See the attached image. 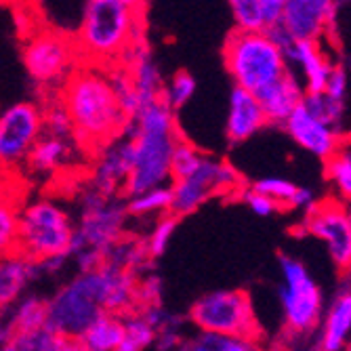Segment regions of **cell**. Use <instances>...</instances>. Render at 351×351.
<instances>
[{
	"label": "cell",
	"mask_w": 351,
	"mask_h": 351,
	"mask_svg": "<svg viewBox=\"0 0 351 351\" xmlns=\"http://www.w3.org/2000/svg\"><path fill=\"white\" fill-rule=\"evenodd\" d=\"M59 99L72 118L74 139L84 152L95 154L129 131L131 116L118 99L108 68L82 61L59 90Z\"/></svg>",
	"instance_id": "cell-1"
},
{
	"label": "cell",
	"mask_w": 351,
	"mask_h": 351,
	"mask_svg": "<svg viewBox=\"0 0 351 351\" xmlns=\"http://www.w3.org/2000/svg\"><path fill=\"white\" fill-rule=\"evenodd\" d=\"M175 114L160 99L133 116L126 131L133 143V171L126 196L173 183V154L183 139Z\"/></svg>",
	"instance_id": "cell-2"
},
{
	"label": "cell",
	"mask_w": 351,
	"mask_h": 351,
	"mask_svg": "<svg viewBox=\"0 0 351 351\" xmlns=\"http://www.w3.org/2000/svg\"><path fill=\"white\" fill-rule=\"evenodd\" d=\"M143 32V13L118 0H90L74 43L84 63L112 70L145 40Z\"/></svg>",
	"instance_id": "cell-3"
},
{
	"label": "cell",
	"mask_w": 351,
	"mask_h": 351,
	"mask_svg": "<svg viewBox=\"0 0 351 351\" xmlns=\"http://www.w3.org/2000/svg\"><path fill=\"white\" fill-rule=\"evenodd\" d=\"M223 66L234 86L261 93L291 72L286 51L269 34V29H234L223 43Z\"/></svg>",
	"instance_id": "cell-4"
},
{
	"label": "cell",
	"mask_w": 351,
	"mask_h": 351,
	"mask_svg": "<svg viewBox=\"0 0 351 351\" xmlns=\"http://www.w3.org/2000/svg\"><path fill=\"white\" fill-rule=\"evenodd\" d=\"M126 215V202L122 204L116 196L104 194L90 185L82 196L80 221L72 248V259L80 271L97 269L108 261V254L120 242Z\"/></svg>",
	"instance_id": "cell-5"
},
{
	"label": "cell",
	"mask_w": 351,
	"mask_h": 351,
	"mask_svg": "<svg viewBox=\"0 0 351 351\" xmlns=\"http://www.w3.org/2000/svg\"><path fill=\"white\" fill-rule=\"evenodd\" d=\"M76 226L70 213L49 198L32 200L19 210V234L13 252L38 263L72 257Z\"/></svg>",
	"instance_id": "cell-6"
},
{
	"label": "cell",
	"mask_w": 351,
	"mask_h": 351,
	"mask_svg": "<svg viewBox=\"0 0 351 351\" xmlns=\"http://www.w3.org/2000/svg\"><path fill=\"white\" fill-rule=\"evenodd\" d=\"M21 61L43 99L57 97L63 84L82 63L74 38L49 27H36L23 36Z\"/></svg>",
	"instance_id": "cell-7"
},
{
	"label": "cell",
	"mask_w": 351,
	"mask_h": 351,
	"mask_svg": "<svg viewBox=\"0 0 351 351\" xmlns=\"http://www.w3.org/2000/svg\"><path fill=\"white\" fill-rule=\"evenodd\" d=\"M106 313L99 269L80 271L47 301V330L57 337L80 341L88 326Z\"/></svg>",
	"instance_id": "cell-8"
},
{
	"label": "cell",
	"mask_w": 351,
	"mask_h": 351,
	"mask_svg": "<svg viewBox=\"0 0 351 351\" xmlns=\"http://www.w3.org/2000/svg\"><path fill=\"white\" fill-rule=\"evenodd\" d=\"M278 299L282 305L284 326L289 332L305 337L320 328L326 311L322 289L305 263L291 254L280 257Z\"/></svg>",
	"instance_id": "cell-9"
},
{
	"label": "cell",
	"mask_w": 351,
	"mask_h": 351,
	"mask_svg": "<svg viewBox=\"0 0 351 351\" xmlns=\"http://www.w3.org/2000/svg\"><path fill=\"white\" fill-rule=\"evenodd\" d=\"M189 320L198 330L242 335L259 339V322L252 301L244 291H213L200 297L189 311Z\"/></svg>",
	"instance_id": "cell-10"
},
{
	"label": "cell",
	"mask_w": 351,
	"mask_h": 351,
	"mask_svg": "<svg viewBox=\"0 0 351 351\" xmlns=\"http://www.w3.org/2000/svg\"><path fill=\"white\" fill-rule=\"evenodd\" d=\"M240 173L226 160L206 154L200 167L187 177L175 179L171 183L173 191V215L187 217L204 206L215 196L232 194L240 187Z\"/></svg>",
	"instance_id": "cell-11"
},
{
	"label": "cell",
	"mask_w": 351,
	"mask_h": 351,
	"mask_svg": "<svg viewBox=\"0 0 351 351\" xmlns=\"http://www.w3.org/2000/svg\"><path fill=\"white\" fill-rule=\"evenodd\" d=\"M45 135L43 104L17 101L0 116V160L5 169L25 165L34 145Z\"/></svg>",
	"instance_id": "cell-12"
},
{
	"label": "cell",
	"mask_w": 351,
	"mask_h": 351,
	"mask_svg": "<svg viewBox=\"0 0 351 351\" xmlns=\"http://www.w3.org/2000/svg\"><path fill=\"white\" fill-rule=\"evenodd\" d=\"M305 230L326 246L330 261L345 271L351 261V221L347 204L337 198L320 200L309 215H305Z\"/></svg>",
	"instance_id": "cell-13"
},
{
	"label": "cell",
	"mask_w": 351,
	"mask_h": 351,
	"mask_svg": "<svg viewBox=\"0 0 351 351\" xmlns=\"http://www.w3.org/2000/svg\"><path fill=\"white\" fill-rule=\"evenodd\" d=\"M284 131L301 149L324 162L330 160L345 139V133L341 129L322 120L311 108L305 106V101L284 122Z\"/></svg>",
	"instance_id": "cell-14"
},
{
	"label": "cell",
	"mask_w": 351,
	"mask_h": 351,
	"mask_svg": "<svg viewBox=\"0 0 351 351\" xmlns=\"http://www.w3.org/2000/svg\"><path fill=\"white\" fill-rule=\"evenodd\" d=\"M133 171V143L129 135H122L95 152L90 167V185L104 194L116 196L126 191Z\"/></svg>",
	"instance_id": "cell-15"
},
{
	"label": "cell",
	"mask_w": 351,
	"mask_h": 351,
	"mask_svg": "<svg viewBox=\"0 0 351 351\" xmlns=\"http://www.w3.org/2000/svg\"><path fill=\"white\" fill-rule=\"evenodd\" d=\"M335 17L337 0H289L282 25L295 40H324Z\"/></svg>",
	"instance_id": "cell-16"
},
{
	"label": "cell",
	"mask_w": 351,
	"mask_h": 351,
	"mask_svg": "<svg viewBox=\"0 0 351 351\" xmlns=\"http://www.w3.org/2000/svg\"><path fill=\"white\" fill-rule=\"evenodd\" d=\"M322 43L324 40H295L286 49L291 72L301 80L307 93H324L337 66Z\"/></svg>",
	"instance_id": "cell-17"
},
{
	"label": "cell",
	"mask_w": 351,
	"mask_h": 351,
	"mask_svg": "<svg viewBox=\"0 0 351 351\" xmlns=\"http://www.w3.org/2000/svg\"><path fill=\"white\" fill-rule=\"evenodd\" d=\"M269 122L265 110L257 97V93L234 86L228 101V116H226V137L230 143H244L250 137L265 129Z\"/></svg>",
	"instance_id": "cell-18"
},
{
	"label": "cell",
	"mask_w": 351,
	"mask_h": 351,
	"mask_svg": "<svg viewBox=\"0 0 351 351\" xmlns=\"http://www.w3.org/2000/svg\"><path fill=\"white\" fill-rule=\"evenodd\" d=\"M90 0H29L25 5L40 27H49L74 38L86 15Z\"/></svg>",
	"instance_id": "cell-19"
},
{
	"label": "cell",
	"mask_w": 351,
	"mask_h": 351,
	"mask_svg": "<svg viewBox=\"0 0 351 351\" xmlns=\"http://www.w3.org/2000/svg\"><path fill=\"white\" fill-rule=\"evenodd\" d=\"M324 351H345L351 345V284L337 291L332 301L328 303L322 324L320 339H317Z\"/></svg>",
	"instance_id": "cell-20"
},
{
	"label": "cell",
	"mask_w": 351,
	"mask_h": 351,
	"mask_svg": "<svg viewBox=\"0 0 351 351\" xmlns=\"http://www.w3.org/2000/svg\"><path fill=\"white\" fill-rule=\"evenodd\" d=\"M120 66L126 70V74H129L141 108H145L154 101H160L165 80H162L160 72H158V66H156V61H154L145 40H141Z\"/></svg>",
	"instance_id": "cell-21"
},
{
	"label": "cell",
	"mask_w": 351,
	"mask_h": 351,
	"mask_svg": "<svg viewBox=\"0 0 351 351\" xmlns=\"http://www.w3.org/2000/svg\"><path fill=\"white\" fill-rule=\"evenodd\" d=\"M305 95H307V90L301 84V80L293 72H289L280 80H276L274 84L265 86L261 93H257V97L265 110L267 122L284 126V122L289 120L293 116V112L303 104Z\"/></svg>",
	"instance_id": "cell-22"
},
{
	"label": "cell",
	"mask_w": 351,
	"mask_h": 351,
	"mask_svg": "<svg viewBox=\"0 0 351 351\" xmlns=\"http://www.w3.org/2000/svg\"><path fill=\"white\" fill-rule=\"evenodd\" d=\"M78 147L80 145L74 137H55L45 133L25 160V169L38 177H49L53 173H59L61 169L72 165Z\"/></svg>",
	"instance_id": "cell-23"
},
{
	"label": "cell",
	"mask_w": 351,
	"mask_h": 351,
	"mask_svg": "<svg viewBox=\"0 0 351 351\" xmlns=\"http://www.w3.org/2000/svg\"><path fill=\"white\" fill-rule=\"evenodd\" d=\"M38 276H43L38 261L23 257L19 252H9L3 265H0V301H3V305L7 307L21 299L25 289Z\"/></svg>",
	"instance_id": "cell-24"
},
{
	"label": "cell",
	"mask_w": 351,
	"mask_h": 351,
	"mask_svg": "<svg viewBox=\"0 0 351 351\" xmlns=\"http://www.w3.org/2000/svg\"><path fill=\"white\" fill-rule=\"evenodd\" d=\"M5 309L3 341L17 332H36L47 326V301L38 297H21Z\"/></svg>",
	"instance_id": "cell-25"
},
{
	"label": "cell",
	"mask_w": 351,
	"mask_h": 351,
	"mask_svg": "<svg viewBox=\"0 0 351 351\" xmlns=\"http://www.w3.org/2000/svg\"><path fill=\"white\" fill-rule=\"evenodd\" d=\"M124 339V320L120 313H101L82 335L84 351H118Z\"/></svg>",
	"instance_id": "cell-26"
},
{
	"label": "cell",
	"mask_w": 351,
	"mask_h": 351,
	"mask_svg": "<svg viewBox=\"0 0 351 351\" xmlns=\"http://www.w3.org/2000/svg\"><path fill=\"white\" fill-rule=\"evenodd\" d=\"M183 351H265L257 337L242 335H221L198 330L185 341Z\"/></svg>",
	"instance_id": "cell-27"
},
{
	"label": "cell",
	"mask_w": 351,
	"mask_h": 351,
	"mask_svg": "<svg viewBox=\"0 0 351 351\" xmlns=\"http://www.w3.org/2000/svg\"><path fill=\"white\" fill-rule=\"evenodd\" d=\"M126 210L135 219H160L173 210V191L171 185L154 187L141 194L126 196Z\"/></svg>",
	"instance_id": "cell-28"
},
{
	"label": "cell",
	"mask_w": 351,
	"mask_h": 351,
	"mask_svg": "<svg viewBox=\"0 0 351 351\" xmlns=\"http://www.w3.org/2000/svg\"><path fill=\"white\" fill-rule=\"evenodd\" d=\"M326 179L335 191V198L343 204H351V137L345 135L335 156L326 160Z\"/></svg>",
	"instance_id": "cell-29"
},
{
	"label": "cell",
	"mask_w": 351,
	"mask_h": 351,
	"mask_svg": "<svg viewBox=\"0 0 351 351\" xmlns=\"http://www.w3.org/2000/svg\"><path fill=\"white\" fill-rule=\"evenodd\" d=\"M78 341L63 339L43 328L36 332H17L3 341V351H74Z\"/></svg>",
	"instance_id": "cell-30"
},
{
	"label": "cell",
	"mask_w": 351,
	"mask_h": 351,
	"mask_svg": "<svg viewBox=\"0 0 351 351\" xmlns=\"http://www.w3.org/2000/svg\"><path fill=\"white\" fill-rule=\"evenodd\" d=\"M158 339V330L152 322L141 315H129L124 320V339L118 351H145Z\"/></svg>",
	"instance_id": "cell-31"
},
{
	"label": "cell",
	"mask_w": 351,
	"mask_h": 351,
	"mask_svg": "<svg viewBox=\"0 0 351 351\" xmlns=\"http://www.w3.org/2000/svg\"><path fill=\"white\" fill-rule=\"evenodd\" d=\"M196 86H198V84H196L194 76L181 70V72L173 74V76L165 82L162 97H160V99H162L173 112H177V110L185 108L191 99H194Z\"/></svg>",
	"instance_id": "cell-32"
},
{
	"label": "cell",
	"mask_w": 351,
	"mask_h": 351,
	"mask_svg": "<svg viewBox=\"0 0 351 351\" xmlns=\"http://www.w3.org/2000/svg\"><path fill=\"white\" fill-rule=\"evenodd\" d=\"M226 3L232 11L236 29H267L261 0H226Z\"/></svg>",
	"instance_id": "cell-33"
},
{
	"label": "cell",
	"mask_w": 351,
	"mask_h": 351,
	"mask_svg": "<svg viewBox=\"0 0 351 351\" xmlns=\"http://www.w3.org/2000/svg\"><path fill=\"white\" fill-rule=\"evenodd\" d=\"M43 114H45V133L55 137H74V124L72 118L63 106V101L57 97H49L43 101Z\"/></svg>",
	"instance_id": "cell-34"
},
{
	"label": "cell",
	"mask_w": 351,
	"mask_h": 351,
	"mask_svg": "<svg viewBox=\"0 0 351 351\" xmlns=\"http://www.w3.org/2000/svg\"><path fill=\"white\" fill-rule=\"evenodd\" d=\"M177 223H179V217H175L173 213L156 221V226L152 228V232L145 238V248H147V254L152 259L162 257V254L169 250L173 236L177 232Z\"/></svg>",
	"instance_id": "cell-35"
},
{
	"label": "cell",
	"mask_w": 351,
	"mask_h": 351,
	"mask_svg": "<svg viewBox=\"0 0 351 351\" xmlns=\"http://www.w3.org/2000/svg\"><path fill=\"white\" fill-rule=\"evenodd\" d=\"M303 101H305L307 108H311L322 120H326L328 124L341 129L343 114H345V101H339V99L330 97V95H326V93H307Z\"/></svg>",
	"instance_id": "cell-36"
},
{
	"label": "cell",
	"mask_w": 351,
	"mask_h": 351,
	"mask_svg": "<svg viewBox=\"0 0 351 351\" xmlns=\"http://www.w3.org/2000/svg\"><path fill=\"white\" fill-rule=\"evenodd\" d=\"M204 156L206 154L202 149H198V145L189 143L187 139H181L173 154V181L194 173L200 167V162L204 160Z\"/></svg>",
	"instance_id": "cell-37"
},
{
	"label": "cell",
	"mask_w": 351,
	"mask_h": 351,
	"mask_svg": "<svg viewBox=\"0 0 351 351\" xmlns=\"http://www.w3.org/2000/svg\"><path fill=\"white\" fill-rule=\"evenodd\" d=\"M252 187L263 191L265 196H269L271 200H276L280 206H289L291 200H293V196L297 194V189H299V185H295L293 181L284 179V177H274V175L271 177H263L259 181H254Z\"/></svg>",
	"instance_id": "cell-38"
},
{
	"label": "cell",
	"mask_w": 351,
	"mask_h": 351,
	"mask_svg": "<svg viewBox=\"0 0 351 351\" xmlns=\"http://www.w3.org/2000/svg\"><path fill=\"white\" fill-rule=\"evenodd\" d=\"M19 234V210L11 206V202L5 198L3 208H0V244H3L5 254L15 250Z\"/></svg>",
	"instance_id": "cell-39"
},
{
	"label": "cell",
	"mask_w": 351,
	"mask_h": 351,
	"mask_svg": "<svg viewBox=\"0 0 351 351\" xmlns=\"http://www.w3.org/2000/svg\"><path fill=\"white\" fill-rule=\"evenodd\" d=\"M242 200H244V204H246L254 215H257V217H271L276 210L282 208L276 200H271L269 196L263 194V191L254 189V187L242 191Z\"/></svg>",
	"instance_id": "cell-40"
},
{
	"label": "cell",
	"mask_w": 351,
	"mask_h": 351,
	"mask_svg": "<svg viewBox=\"0 0 351 351\" xmlns=\"http://www.w3.org/2000/svg\"><path fill=\"white\" fill-rule=\"evenodd\" d=\"M347 88H349V78H347V70L341 66V63H337L330 78H328V84L324 88L326 95H330V97L339 99V101H345L347 97Z\"/></svg>",
	"instance_id": "cell-41"
},
{
	"label": "cell",
	"mask_w": 351,
	"mask_h": 351,
	"mask_svg": "<svg viewBox=\"0 0 351 351\" xmlns=\"http://www.w3.org/2000/svg\"><path fill=\"white\" fill-rule=\"evenodd\" d=\"M261 5H263V15H265L267 27L282 25L289 0H261Z\"/></svg>",
	"instance_id": "cell-42"
},
{
	"label": "cell",
	"mask_w": 351,
	"mask_h": 351,
	"mask_svg": "<svg viewBox=\"0 0 351 351\" xmlns=\"http://www.w3.org/2000/svg\"><path fill=\"white\" fill-rule=\"evenodd\" d=\"M320 202L315 198V194L309 189V187H301L299 185V189H297V194L293 196V200H291V204H289V208H293V210H299L301 215H309L313 208H315V204Z\"/></svg>",
	"instance_id": "cell-43"
},
{
	"label": "cell",
	"mask_w": 351,
	"mask_h": 351,
	"mask_svg": "<svg viewBox=\"0 0 351 351\" xmlns=\"http://www.w3.org/2000/svg\"><path fill=\"white\" fill-rule=\"evenodd\" d=\"M118 3H122L124 7H129L137 13H145V7H147L149 0H118Z\"/></svg>",
	"instance_id": "cell-44"
},
{
	"label": "cell",
	"mask_w": 351,
	"mask_h": 351,
	"mask_svg": "<svg viewBox=\"0 0 351 351\" xmlns=\"http://www.w3.org/2000/svg\"><path fill=\"white\" fill-rule=\"evenodd\" d=\"M5 3H7V5H11V7L15 9V7H23V5H27L29 0H5Z\"/></svg>",
	"instance_id": "cell-45"
},
{
	"label": "cell",
	"mask_w": 351,
	"mask_h": 351,
	"mask_svg": "<svg viewBox=\"0 0 351 351\" xmlns=\"http://www.w3.org/2000/svg\"><path fill=\"white\" fill-rule=\"evenodd\" d=\"M345 276H347V282L351 284V261H349V265L345 267Z\"/></svg>",
	"instance_id": "cell-46"
},
{
	"label": "cell",
	"mask_w": 351,
	"mask_h": 351,
	"mask_svg": "<svg viewBox=\"0 0 351 351\" xmlns=\"http://www.w3.org/2000/svg\"><path fill=\"white\" fill-rule=\"evenodd\" d=\"M309 351H324V349H322V347H320V345H317V343H315V347H311V349H309Z\"/></svg>",
	"instance_id": "cell-47"
},
{
	"label": "cell",
	"mask_w": 351,
	"mask_h": 351,
	"mask_svg": "<svg viewBox=\"0 0 351 351\" xmlns=\"http://www.w3.org/2000/svg\"><path fill=\"white\" fill-rule=\"evenodd\" d=\"M347 215H349V221H351V204H347Z\"/></svg>",
	"instance_id": "cell-48"
}]
</instances>
